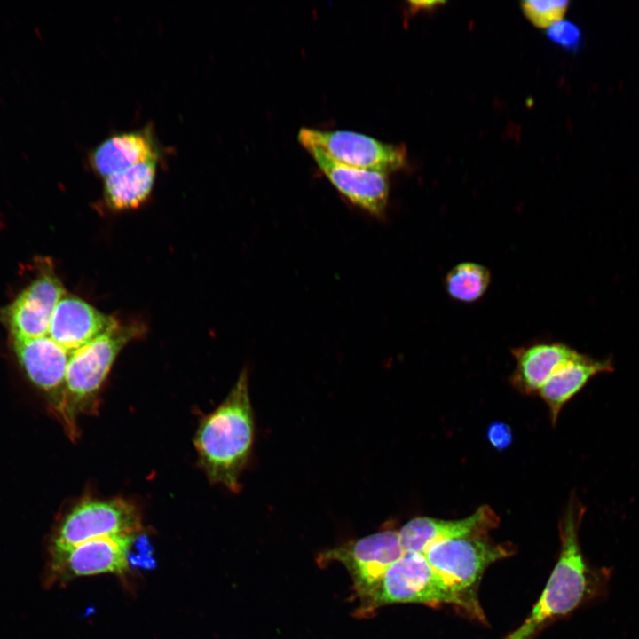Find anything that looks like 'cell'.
<instances>
[{
  "instance_id": "1",
  "label": "cell",
  "mask_w": 639,
  "mask_h": 639,
  "mask_svg": "<svg viewBox=\"0 0 639 639\" xmlns=\"http://www.w3.org/2000/svg\"><path fill=\"white\" fill-rule=\"evenodd\" d=\"M584 513L572 497L559 524L560 553L546 587L528 617L504 639H532L550 621L607 598L612 568L592 565L585 557L579 540Z\"/></svg>"
},
{
  "instance_id": "2",
  "label": "cell",
  "mask_w": 639,
  "mask_h": 639,
  "mask_svg": "<svg viewBox=\"0 0 639 639\" xmlns=\"http://www.w3.org/2000/svg\"><path fill=\"white\" fill-rule=\"evenodd\" d=\"M255 435L248 375L243 369L225 400L206 415L194 436L199 464L212 484L236 493Z\"/></svg>"
},
{
  "instance_id": "3",
  "label": "cell",
  "mask_w": 639,
  "mask_h": 639,
  "mask_svg": "<svg viewBox=\"0 0 639 639\" xmlns=\"http://www.w3.org/2000/svg\"><path fill=\"white\" fill-rule=\"evenodd\" d=\"M136 331L118 325L69 357L64 395V422L71 437L76 435L79 414H93L99 408L100 390L121 350Z\"/></svg>"
},
{
  "instance_id": "4",
  "label": "cell",
  "mask_w": 639,
  "mask_h": 639,
  "mask_svg": "<svg viewBox=\"0 0 639 639\" xmlns=\"http://www.w3.org/2000/svg\"><path fill=\"white\" fill-rule=\"evenodd\" d=\"M141 531V515L133 503L122 498L86 499L75 505L57 525L48 546V558L91 540Z\"/></svg>"
},
{
  "instance_id": "5",
  "label": "cell",
  "mask_w": 639,
  "mask_h": 639,
  "mask_svg": "<svg viewBox=\"0 0 639 639\" xmlns=\"http://www.w3.org/2000/svg\"><path fill=\"white\" fill-rule=\"evenodd\" d=\"M414 603L453 604L482 619L477 611L436 572L422 554L404 553L384 573L369 604Z\"/></svg>"
},
{
  "instance_id": "6",
  "label": "cell",
  "mask_w": 639,
  "mask_h": 639,
  "mask_svg": "<svg viewBox=\"0 0 639 639\" xmlns=\"http://www.w3.org/2000/svg\"><path fill=\"white\" fill-rule=\"evenodd\" d=\"M511 553V546L495 544L485 536L438 542L430 546L423 555L451 588L477 611H482L476 586L490 564Z\"/></svg>"
},
{
  "instance_id": "7",
  "label": "cell",
  "mask_w": 639,
  "mask_h": 639,
  "mask_svg": "<svg viewBox=\"0 0 639 639\" xmlns=\"http://www.w3.org/2000/svg\"><path fill=\"white\" fill-rule=\"evenodd\" d=\"M137 534L91 540L60 556L48 558L43 576V587L65 586L77 578L101 574L125 578L130 568L129 553Z\"/></svg>"
},
{
  "instance_id": "8",
  "label": "cell",
  "mask_w": 639,
  "mask_h": 639,
  "mask_svg": "<svg viewBox=\"0 0 639 639\" xmlns=\"http://www.w3.org/2000/svg\"><path fill=\"white\" fill-rule=\"evenodd\" d=\"M404 553L398 531L389 527L321 553L319 560L343 563L357 593L370 603L386 571Z\"/></svg>"
},
{
  "instance_id": "9",
  "label": "cell",
  "mask_w": 639,
  "mask_h": 639,
  "mask_svg": "<svg viewBox=\"0 0 639 639\" xmlns=\"http://www.w3.org/2000/svg\"><path fill=\"white\" fill-rule=\"evenodd\" d=\"M298 140L304 147L320 148L340 163L385 174L401 168L406 161L403 146L385 144L353 131L303 128Z\"/></svg>"
},
{
  "instance_id": "10",
  "label": "cell",
  "mask_w": 639,
  "mask_h": 639,
  "mask_svg": "<svg viewBox=\"0 0 639 639\" xmlns=\"http://www.w3.org/2000/svg\"><path fill=\"white\" fill-rule=\"evenodd\" d=\"M63 294L61 282L52 273H44L31 282L4 312L13 340L48 335L54 310Z\"/></svg>"
},
{
  "instance_id": "11",
  "label": "cell",
  "mask_w": 639,
  "mask_h": 639,
  "mask_svg": "<svg viewBox=\"0 0 639 639\" xmlns=\"http://www.w3.org/2000/svg\"><path fill=\"white\" fill-rule=\"evenodd\" d=\"M500 517L489 505H482L470 516L454 520L417 517L406 522L399 530V539L405 553L424 554L427 548L444 540L485 537L496 528Z\"/></svg>"
},
{
  "instance_id": "12",
  "label": "cell",
  "mask_w": 639,
  "mask_h": 639,
  "mask_svg": "<svg viewBox=\"0 0 639 639\" xmlns=\"http://www.w3.org/2000/svg\"><path fill=\"white\" fill-rule=\"evenodd\" d=\"M304 148L333 185L352 203L375 215L384 211L389 194L385 173L340 163L314 146Z\"/></svg>"
},
{
  "instance_id": "13",
  "label": "cell",
  "mask_w": 639,
  "mask_h": 639,
  "mask_svg": "<svg viewBox=\"0 0 639 639\" xmlns=\"http://www.w3.org/2000/svg\"><path fill=\"white\" fill-rule=\"evenodd\" d=\"M13 347L29 379L51 395L56 410L63 417L65 380L70 353L49 335L13 340Z\"/></svg>"
},
{
  "instance_id": "14",
  "label": "cell",
  "mask_w": 639,
  "mask_h": 639,
  "mask_svg": "<svg viewBox=\"0 0 639 639\" xmlns=\"http://www.w3.org/2000/svg\"><path fill=\"white\" fill-rule=\"evenodd\" d=\"M119 323L75 296H62L58 303L48 335L70 354Z\"/></svg>"
},
{
  "instance_id": "15",
  "label": "cell",
  "mask_w": 639,
  "mask_h": 639,
  "mask_svg": "<svg viewBox=\"0 0 639 639\" xmlns=\"http://www.w3.org/2000/svg\"><path fill=\"white\" fill-rule=\"evenodd\" d=\"M512 353L517 361L512 384L527 395L537 394L557 369L580 356L575 350L559 343H538L515 349Z\"/></svg>"
},
{
  "instance_id": "16",
  "label": "cell",
  "mask_w": 639,
  "mask_h": 639,
  "mask_svg": "<svg viewBox=\"0 0 639 639\" xmlns=\"http://www.w3.org/2000/svg\"><path fill=\"white\" fill-rule=\"evenodd\" d=\"M157 159L155 144L150 134L145 130L110 136L99 143L89 155L92 170L104 178L133 164Z\"/></svg>"
},
{
  "instance_id": "17",
  "label": "cell",
  "mask_w": 639,
  "mask_h": 639,
  "mask_svg": "<svg viewBox=\"0 0 639 639\" xmlns=\"http://www.w3.org/2000/svg\"><path fill=\"white\" fill-rule=\"evenodd\" d=\"M613 369L610 360H596L580 356L557 369L543 384L538 395L547 405L550 420L555 425L559 414L570 401L594 376L611 372Z\"/></svg>"
},
{
  "instance_id": "18",
  "label": "cell",
  "mask_w": 639,
  "mask_h": 639,
  "mask_svg": "<svg viewBox=\"0 0 639 639\" xmlns=\"http://www.w3.org/2000/svg\"><path fill=\"white\" fill-rule=\"evenodd\" d=\"M157 170V160H148L115 171L105 178L104 197L115 210L135 209L150 195Z\"/></svg>"
},
{
  "instance_id": "19",
  "label": "cell",
  "mask_w": 639,
  "mask_h": 639,
  "mask_svg": "<svg viewBox=\"0 0 639 639\" xmlns=\"http://www.w3.org/2000/svg\"><path fill=\"white\" fill-rule=\"evenodd\" d=\"M490 280V272L485 266L476 263H462L447 273L446 287L453 298L470 303L485 294Z\"/></svg>"
},
{
  "instance_id": "20",
  "label": "cell",
  "mask_w": 639,
  "mask_h": 639,
  "mask_svg": "<svg viewBox=\"0 0 639 639\" xmlns=\"http://www.w3.org/2000/svg\"><path fill=\"white\" fill-rule=\"evenodd\" d=\"M567 1H524L522 9L526 18L536 27L549 28L561 20L567 9Z\"/></svg>"
},
{
  "instance_id": "21",
  "label": "cell",
  "mask_w": 639,
  "mask_h": 639,
  "mask_svg": "<svg viewBox=\"0 0 639 639\" xmlns=\"http://www.w3.org/2000/svg\"><path fill=\"white\" fill-rule=\"evenodd\" d=\"M548 37L568 51H575L581 42L580 28L571 21L559 20L551 25L547 31Z\"/></svg>"
},
{
  "instance_id": "22",
  "label": "cell",
  "mask_w": 639,
  "mask_h": 639,
  "mask_svg": "<svg viewBox=\"0 0 639 639\" xmlns=\"http://www.w3.org/2000/svg\"><path fill=\"white\" fill-rule=\"evenodd\" d=\"M486 435L490 444L499 450L508 447L512 442L510 427L501 422L492 423L487 429Z\"/></svg>"
},
{
  "instance_id": "23",
  "label": "cell",
  "mask_w": 639,
  "mask_h": 639,
  "mask_svg": "<svg viewBox=\"0 0 639 639\" xmlns=\"http://www.w3.org/2000/svg\"><path fill=\"white\" fill-rule=\"evenodd\" d=\"M439 1H410L411 9L420 10L425 8H432L436 4H439Z\"/></svg>"
}]
</instances>
